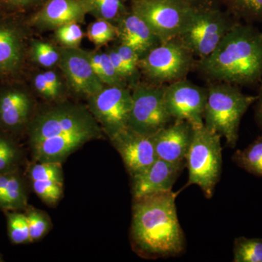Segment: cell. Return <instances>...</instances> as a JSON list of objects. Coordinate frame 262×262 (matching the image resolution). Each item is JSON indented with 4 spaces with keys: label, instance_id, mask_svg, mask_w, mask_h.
<instances>
[{
    "label": "cell",
    "instance_id": "26",
    "mask_svg": "<svg viewBox=\"0 0 262 262\" xmlns=\"http://www.w3.org/2000/svg\"><path fill=\"white\" fill-rule=\"evenodd\" d=\"M30 56L34 63L46 69L58 65L60 61L58 48L46 41L34 39L31 43Z\"/></svg>",
    "mask_w": 262,
    "mask_h": 262
},
{
    "label": "cell",
    "instance_id": "32",
    "mask_svg": "<svg viewBox=\"0 0 262 262\" xmlns=\"http://www.w3.org/2000/svg\"><path fill=\"white\" fill-rule=\"evenodd\" d=\"M98 78L104 85L127 87L126 81L117 73L106 52L102 53V70Z\"/></svg>",
    "mask_w": 262,
    "mask_h": 262
},
{
    "label": "cell",
    "instance_id": "38",
    "mask_svg": "<svg viewBox=\"0 0 262 262\" xmlns=\"http://www.w3.org/2000/svg\"><path fill=\"white\" fill-rule=\"evenodd\" d=\"M88 58L95 73L99 77L102 70V53L98 51H87Z\"/></svg>",
    "mask_w": 262,
    "mask_h": 262
},
{
    "label": "cell",
    "instance_id": "37",
    "mask_svg": "<svg viewBox=\"0 0 262 262\" xmlns=\"http://www.w3.org/2000/svg\"><path fill=\"white\" fill-rule=\"evenodd\" d=\"M47 0H0V3H3L10 8L23 9L34 5L43 4Z\"/></svg>",
    "mask_w": 262,
    "mask_h": 262
},
{
    "label": "cell",
    "instance_id": "20",
    "mask_svg": "<svg viewBox=\"0 0 262 262\" xmlns=\"http://www.w3.org/2000/svg\"><path fill=\"white\" fill-rule=\"evenodd\" d=\"M22 29L12 22L0 20V75H10L21 68L25 54Z\"/></svg>",
    "mask_w": 262,
    "mask_h": 262
},
{
    "label": "cell",
    "instance_id": "9",
    "mask_svg": "<svg viewBox=\"0 0 262 262\" xmlns=\"http://www.w3.org/2000/svg\"><path fill=\"white\" fill-rule=\"evenodd\" d=\"M132 87V108L127 127L146 136L154 135L173 119L164 102V84L137 82Z\"/></svg>",
    "mask_w": 262,
    "mask_h": 262
},
{
    "label": "cell",
    "instance_id": "3",
    "mask_svg": "<svg viewBox=\"0 0 262 262\" xmlns=\"http://www.w3.org/2000/svg\"><path fill=\"white\" fill-rule=\"evenodd\" d=\"M196 70L209 82L237 86L262 82V31L237 22L210 56L195 62Z\"/></svg>",
    "mask_w": 262,
    "mask_h": 262
},
{
    "label": "cell",
    "instance_id": "4",
    "mask_svg": "<svg viewBox=\"0 0 262 262\" xmlns=\"http://www.w3.org/2000/svg\"><path fill=\"white\" fill-rule=\"evenodd\" d=\"M203 122L207 128L225 138L226 144L235 147L241 120L257 96L245 94L236 84L209 82Z\"/></svg>",
    "mask_w": 262,
    "mask_h": 262
},
{
    "label": "cell",
    "instance_id": "30",
    "mask_svg": "<svg viewBox=\"0 0 262 262\" xmlns=\"http://www.w3.org/2000/svg\"><path fill=\"white\" fill-rule=\"evenodd\" d=\"M84 33L79 24L71 23L55 30V38L63 47L80 48Z\"/></svg>",
    "mask_w": 262,
    "mask_h": 262
},
{
    "label": "cell",
    "instance_id": "6",
    "mask_svg": "<svg viewBox=\"0 0 262 262\" xmlns=\"http://www.w3.org/2000/svg\"><path fill=\"white\" fill-rule=\"evenodd\" d=\"M130 10L149 25L161 42L180 37L190 27L196 11L187 0H131Z\"/></svg>",
    "mask_w": 262,
    "mask_h": 262
},
{
    "label": "cell",
    "instance_id": "10",
    "mask_svg": "<svg viewBox=\"0 0 262 262\" xmlns=\"http://www.w3.org/2000/svg\"><path fill=\"white\" fill-rule=\"evenodd\" d=\"M88 99L90 112L110 139L127 128L132 108L128 88L105 85Z\"/></svg>",
    "mask_w": 262,
    "mask_h": 262
},
{
    "label": "cell",
    "instance_id": "34",
    "mask_svg": "<svg viewBox=\"0 0 262 262\" xmlns=\"http://www.w3.org/2000/svg\"><path fill=\"white\" fill-rule=\"evenodd\" d=\"M107 53L108 58H110V61L113 63L114 68L116 70L117 73L118 74L122 79H124L126 81L127 83L131 82V86L134 85L138 82H136L134 77L131 75L130 71L122 61L121 56H120L116 50L115 48L113 49H110L106 51Z\"/></svg>",
    "mask_w": 262,
    "mask_h": 262
},
{
    "label": "cell",
    "instance_id": "5",
    "mask_svg": "<svg viewBox=\"0 0 262 262\" xmlns=\"http://www.w3.org/2000/svg\"><path fill=\"white\" fill-rule=\"evenodd\" d=\"M186 158L189 180L186 187L198 186L207 199H211L222 170V136L204 125L194 127Z\"/></svg>",
    "mask_w": 262,
    "mask_h": 262
},
{
    "label": "cell",
    "instance_id": "35",
    "mask_svg": "<svg viewBox=\"0 0 262 262\" xmlns=\"http://www.w3.org/2000/svg\"><path fill=\"white\" fill-rule=\"evenodd\" d=\"M33 86L37 94L40 95L42 98L48 100H56L43 72L34 76L33 79Z\"/></svg>",
    "mask_w": 262,
    "mask_h": 262
},
{
    "label": "cell",
    "instance_id": "7",
    "mask_svg": "<svg viewBox=\"0 0 262 262\" xmlns=\"http://www.w3.org/2000/svg\"><path fill=\"white\" fill-rule=\"evenodd\" d=\"M194 56L179 38L160 42L140 58L139 69L153 83L185 79L195 65Z\"/></svg>",
    "mask_w": 262,
    "mask_h": 262
},
{
    "label": "cell",
    "instance_id": "13",
    "mask_svg": "<svg viewBox=\"0 0 262 262\" xmlns=\"http://www.w3.org/2000/svg\"><path fill=\"white\" fill-rule=\"evenodd\" d=\"M110 141L121 156L131 177L143 173L158 158L151 136L141 135L128 127Z\"/></svg>",
    "mask_w": 262,
    "mask_h": 262
},
{
    "label": "cell",
    "instance_id": "24",
    "mask_svg": "<svg viewBox=\"0 0 262 262\" xmlns=\"http://www.w3.org/2000/svg\"><path fill=\"white\" fill-rule=\"evenodd\" d=\"M232 16L246 23H262V0H222Z\"/></svg>",
    "mask_w": 262,
    "mask_h": 262
},
{
    "label": "cell",
    "instance_id": "41",
    "mask_svg": "<svg viewBox=\"0 0 262 262\" xmlns=\"http://www.w3.org/2000/svg\"><path fill=\"white\" fill-rule=\"evenodd\" d=\"M3 258H2V256H0V261H3Z\"/></svg>",
    "mask_w": 262,
    "mask_h": 262
},
{
    "label": "cell",
    "instance_id": "8",
    "mask_svg": "<svg viewBox=\"0 0 262 262\" xmlns=\"http://www.w3.org/2000/svg\"><path fill=\"white\" fill-rule=\"evenodd\" d=\"M237 20L220 8L196 10L192 24L179 39L198 60L211 54Z\"/></svg>",
    "mask_w": 262,
    "mask_h": 262
},
{
    "label": "cell",
    "instance_id": "21",
    "mask_svg": "<svg viewBox=\"0 0 262 262\" xmlns=\"http://www.w3.org/2000/svg\"><path fill=\"white\" fill-rule=\"evenodd\" d=\"M27 206L25 186L18 170L0 173V208L15 211Z\"/></svg>",
    "mask_w": 262,
    "mask_h": 262
},
{
    "label": "cell",
    "instance_id": "39",
    "mask_svg": "<svg viewBox=\"0 0 262 262\" xmlns=\"http://www.w3.org/2000/svg\"><path fill=\"white\" fill-rule=\"evenodd\" d=\"M187 1L196 10L220 8V5H222V0H187Z\"/></svg>",
    "mask_w": 262,
    "mask_h": 262
},
{
    "label": "cell",
    "instance_id": "29",
    "mask_svg": "<svg viewBox=\"0 0 262 262\" xmlns=\"http://www.w3.org/2000/svg\"><path fill=\"white\" fill-rule=\"evenodd\" d=\"M8 227L10 239L13 244H24L32 242L27 215L15 211L8 213Z\"/></svg>",
    "mask_w": 262,
    "mask_h": 262
},
{
    "label": "cell",
    "instance_id": "19",
    "mask_svg": "<svg viewBox=\"0 0 262 262\" xmlns=\"http://www.w3.org/2000/svg\"><path fill=\"white\" fill-rule=\"evenodd\" d=\"M120 43L134 48L140 58L161 42L147 24L129 10L117 24Z\"/></svg>",
    "mask_w": 262,
    "mask_h": 262
},
{
    "label": "cell",
    "instance_id": "36",
    "mask_svg": "<svg viewBox=\"0 0 262 262\" xmlns=\"http://www.w3.org/2000/svg\"><path fill=\"white\" fill-rule=\"evenodd\" d=\"M43 74L56 99L59 98L63 91V82L60 76L53 70L46 71Z\"/></svg>",
    "mask_w": 262,
    "mask_h": 262
},
{
    "label": "cell",
    "instance_id": "28",
    "mask_svg": "<svg viewBox=\"0 0 262 262\" xmlns=\"http://www.w3.org/2000/svg\"><path fill=\"white\" fill-rule=\"evenodd\" d=\"M87 35L96 48H101L116 39L117 27L107 20H96L89 26Z\"/></svg>",
    "mask_w": 262,
    "mask_h": 262
},
{
    "label": "cell",
    "instance_id": "11",
    "mask_svg": "<svg viewBox=\"0 0 262 262\" xmlns=\"http://www.w3.org/2000/svg\"><path fill=\"white\" fill-rule=\"evenodd\" d=\"M208 89L182 79L170 82L164 89V102L173 120H185L193 127L204 125L203 113Z\"/></svg>",
    "mask_w": 262,
    "mask_h": 262
},
{
    "label": "cell",
    "instance_id": "40",
    "mask_svg": "<svg viewBox=\"0 0 262 262\" xmlns=\"http://www.w3.org/2000/svg\"><path fill=\"white\" fill-rule=\"evenodd\" d=\"M257 98L254 103V119L258 127L262 130V82L258 86Z\"/></svg>",
    "mask_w": 262,
    "mask_h": 262
},
{
    "label": "cell",
    "instance_id": "31",
    "mask_svg": "<svg viewBox=\"0 0 262 262\" xmlns=\"http://www.w3.org/2000/svg\"><path fill=\"white\" fill-rule=\"evenodd\" d=\"M31 241H38L44 237L51 227L49 217L45 212L29 209L27 213Z\"/></svg>",
    "mask_w": 262,
    "mask_h": 262
},
{
    "label": "cell",
    "instance_id": "22",
    "mask_svg": "<svg viewBox=\"0 0 262 262\" xmlns=\"http://www.w3.org/2000/svg\"><path fill=\"white\" fill-rule=\"evenodd\" d=\"M127 0H82L88 14L97 20H105L117 26L129 11L125 6Z\"/></svg>",
    "mask_w": 262,
    "mask_h": 262
},
{
    "label": "cell",
    "instance_id": "33",
    "mask_svg": "<svg viewBox=\"0 0 262 262\" xmlns=\"http://www.w3.org/2000/svg\"><path fill=\"white\" fill-rule=\"evenodd\" d=\"M115 49L121 56L122 61L130 71L131 75L134 77L136 82H138L139 77H137V76L139 75V63L140 56L136 53L134 48L126 46V45L122 44V43H119Z\"/></svg>",
    "mask_w": 262,
    "mask_h": 262
},
{
    "label": "cell",
    "instance_id": "17",
    "mask_svg": "<svg viewBox=\"0 0 262 262\" xmlns=\"http://www.w3.org/2000/svg\"><path fill=\"white\" fill-rule=\"evenodd\" d=\"M28 172L36 194L48 206H56L63 192L61 163L37 162L30 165Z\"/></svg>",
    "mask_w": 262,
    "mask_h": 262
},
{
    "label": "cell",
    "instance_id": "12",
    "mask_svg": "<svg viewBox=\"0 0 262 262\" xmlns=\"http://www.w3.org/2000/svg\"><path fill=\"white\" fill-rule=\"evenodd\" d=\"M61 72L70 89L81 96L89 98L104 87L95 73L84 50L80 48H58Z\"/></svg>",
    "mask_w": 262,
    "mask_h": 262
},
{
    "label": "cell",
    "instance_id": "23",
    "mask_svg": "<svg viewBox=\"0 0 262 262\" xmlns=\"http://www.w3.org/2000/svg\"><path fill=\"white\" fill-rule=\"evenodd\" d=\"M232 159L248 173L262 177V136H258L244 149L236 150Z\"/></svg>",
    "mask_w": 262,
    "mask_h": 262
},
{
    "label": "cell",
    "instance_id": "16",
    "mask_svg": "<svg viewBox=\"0 0 262 262\" xmlns=\"http://www.w3.org/2000/svg\"><path fill=\"white\" fill-rule=\"evenodd\" d=\"M87 9L82 0H47L29 23L40 30H56L71 23H83Z\"/></svg>",
    "mask_w": 262,
    "mask_h": 262
},
{
    "label": "cell",
    "instance_id": "18",
    "mask_svg": "<svg viewBox=\"0 0 262 262\" xmlns=\"http://www.w3.org/2000/svg\"><path fill=\"white\" fill-rule=\"evenodd\" d=\"M30 96L21 89H8L0 92V127L4 130H21L28 124L32 113Z\"/></svg>",
    "mask_w": 262,
    "mask_h": 262
},
{
    "label": "cell",
    "instance_id": "2",
    "mask_svg": "<svg viewBox=\"0 0 262 262\" xmlns=\"http://www.w3.org/2000/svg\"><path fill=\"white\" fill-rule=\"evenodd\" d=\"M176 196L170 191L134 200L131 241L143 257H174L184 252L185 237L179 222Z\"/></svg>",
    "mask_w": 262,
    "mask_h": 262
},
{
    "label": "cell",
    "instance_id": "27",
    "mask_svg": "<svg viewBox=\"0 0 262 262\" xmlns=\"http://www.w3.org/2000/svg\"><path fill=\"white\" fill-rule=\"evenodd\" d=\"M21 153L10 138L0 134V173L16 170Z\"/></svg>",
    "mask_w": 262,
    "mask_h": 262
},
{
    "label": "cell",
    "instance_id": "1",
    "mask_svg": "<svg viewBox=\"0 0 262 262\" xmlns=\"http://www.w3.org/2000/svg\"><path fill=\"white\" fill-rule=\"evenodd\" d=\"M103 131L89 108L64 103L37 115L29 125V144L37 162L63 163Z\"/></svg>",
    "mask_w": 262,
    "mask_h": 262
},
{
    "label": "cell",
    "instance_id": "14",
    "mask_svg": "<svg viewBox=\"0 0 262 262\" xmlns=\"http://www.w3.org/2000/svg\"><path fill=\"white\" fill-rule=\"evenodd\" d=\"M194 128L185 120H174L173 123L155 133L151 136L157 158L179 163L186 161Z\"/></svg>",
    "mask_w": 262,
    "mask_h": 262
},
{
    "label": "cell",
    "instance_id": "25",
    "mask_svg": "<svg viewBox=\"0 0 262 262\" xmlns=\"http://www.w3.org/2000/svg\"><path fill=\"white\" fill-rule=\"evenodd\" d=\"M234 262H262V239L238 237L234 239Z\"/></svg>",
    "mask_w": 262,
    "mask_h": 262
},
{
    "label": "cell",
    "instance_id": "15",
    "mask_svg": "<svg viewBox=\"0 0 262 262\" xmlns=\"http://www.w3.org/2000/svg\"><path fill=\"white\" fill-rule=\"evenodd\" d=\"M185 166L186 161L174 163L157 158L143 173L132 177L134 200L172 191L173 184Z\"/></svg>",
    "mask_w": 262,
    "mask_h": 262
}]
</instances>
